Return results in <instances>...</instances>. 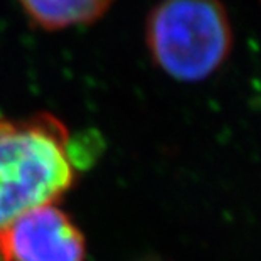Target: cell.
<instances>
[{
    "label": "cell",
    "instance_id": "obj_4",
    "mask_svg": "<svg viewBox=\"0 0 261 261\" xmlns=\"http://www.w3.org/2000/svg\"><path fill=\"white\" fill-rule=\"evenodd\" d=\"M115 0H19L25 15L46 31L90 25L108 12Z\"/></svg>",
    "mask_w": 261,
    "mask_h": 261
},
{
    "label": "cell",
    "instance_id": "obj_5",
    "mask_svg": "<svg viewBox=\"0 0 261 261\" xmlns=\"http://www.w3.org/2000/svg\"><path fill=\"white\" fill-rule=\"evenodd\" d=\"M0 261H4V254H2V249H0Z\"/></svg>",
    "mask_w": 261,
    "mask_h": 261
},
{
    "label": "cell",
    "instance_id": "obj_3",
    "mask_svg": "<svg viewBox=\"0 0 261 261\" xmlns=\"http://www.w3.org/2000/svg\"><path fill=\"white\" fill-rule=\"evenodd\" d=\"M4 261H85L86 243L56 204L27 211L0 232Z\"/></svg>",
    "mask_w": 261,
    "mask_h": 261
},
{
    "label": "cell",
    "instance_id": "obj_1",
    "mask_svg": "<svg viewBox=\"0 0 261 261\" xmlns=\"http://www.w3.org/2000/svg\"><path fill=\"white\" fill-rule=\"evenodd\" d=\"M77 167L69 130L54 115L0 116V232L27 211L56 204Z\"/></svg>",
    "mask_w": 261,
    "mask_h": 261
},
{
    "label": "cell",
    "instance_id": "obj_2",
    "mask_svg": "<svg viewBox=\"0 0 261 261\" xmlns=\"http://www.w3.org/2000/svg\"><path fill=\"white\" fill-rule=\"evenodd\" d=\"M145 44L167 76L202 81L231 54L229 15L219 0H160L147 17Z\"/></svg>",
    "mask_w": 261,
    "mask_h": 261
}]
</instances>
